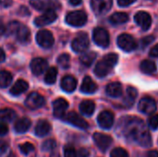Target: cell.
<instances>
[{
    "mask_svg": "<svg viewBox=\"0 0 158 157\" xmlns=\"http://www.w3.org/2000/svg\"><path fill=\"white\" fill-rule=\"evenodd\" d=\"M117 130L118 135L123 136L129 142L137 143L141 146L149 147L153 143L147 127L139 118L131 116L121 118L118 121Z\"/></svg>",
    "mask_w": 158,
    "mask_h": 157,
    "instance_id": "cell-1",
    "label": "cell"
},
{
    "mask_svg": "<svg viewBox=\"0 0 158 157\" xmlns=\"http://www.w3.org/2000/svg\"><path fill=\"white\" fill-rule=\"evenodd\" d=\"M118 55L114 53L105 56L103 59L100 60L94 68L95 75L99 78L106 77L112 70V68L116 66V64L118 63Z\"/></svg>",
    "mask_w": 158,
    "mask_h": 157,
    "instance_id": "cell-2",
    "label": "cell"
},
{
    "mask_svg": "<svg viewBox=\"0 0 158 157\" xmlns=\"http://www.w3.org/2000/svg\"><path fill=\"white\" fill-rule=\"evenodd\" d=\"M7 32L9 35L14 36L20 43H28L31 39V32L27 26L19 21H11L7 26Z\"/></svg>",
    "mask_w": 158,
    "mask_h": 157,
    "instance_id": "cell-3",
    "label": "cell"
},
{
    "mask_svg": "<svg viewBox=\"0 0 158 157\" xmlns=\"http://www.w3.org/2000/svg\"><path fill=\"white\" fill-rule=\"evenodd\" d=\"M87 21V15L81 10L70 12L66 17V22L73 27H81Z\"/></svg>",
    "mask_w": 158,
    "mask_h": 157,
    "instance_id": "cell-4",
    "label": "cell"
},
{
    "mask_svg": "<svg viewBox=\"0 0 158 157\" xmlns=\"http://www.w3.org/2000/svg\"><path fill=\"white\" fill-rule=\"evenodd\" d=\"M93 38L94 43L101 46V47H107L110 43V38H109V33L108 31L101 27H97L94 30L93 32Z\"/></svg>",
    "mask_w": 158,
    "mask_h": 157,
    "instance_id": "cell-5",
    "label": "cell"
},
{
    "mask_svg": "<svg viewBox=\"0 0 158 157\" xmlns=\"http://www.w3.org/2000/svg\"><path fill=\"white\" fill-rule=\"evenodd\" d=\"M118 46L125 52H131L137 48V43L134 38L128 34L124 33L118 36Z\"/></svg>",
    "mask_w": 158,
    "mask_h": 157,
    "instance_id": "cell-6",
    "label": "cell"
},
{
    "mask_svg": "<svg viewBox=\"0 0 158 157\" xmlns=\"http://www.w3.org/2000/svg\"><path fill=\"white\" fill-rule=\"evenodd\" d=\"M36 42L43 48H50L54 44L53 34L48 30H41L36 34Z\"/></svg>",
    "mask_w": 158,
    "mask_h": 157,
    "instance_id": "cell-7",
    "label": "cell"
},
{
    "mask_svg": "<svg viewBox=\"0 0 158 157\" xmlns=\"http://www.w3.org/2000/svg\"><path fill=\"white\" fill-rule=\"evenodd\" d=\"M112 0H92L91 6L96 15H104L108 12L112 6Z\"/></svg>",
    "mask_w": 158,
    "mask_h": 157,
    "instance_id": "cell-8",
    "label": "cell"
},
{
    "mask_svg": "<svg viewBox=\"0 0 158 157\" xmlns=\"http://www.w3.org/2000/svg\"><path fill=\"white\" fill-rule=\"evenodd\" d=\"M44 98L38 93H30L26 100H25V105L30 109H38L42 107L44 105Z\"/></svg>",
    "mask_w": 158,
    "mask_h": 157,
    "instance_id": "cell-9",
    "label": "cell"
},
{
    "mask_svg": "<svg viewBox=\"0 0 158 157\" xmlns=\"http://www.w3.org/2000/svg\"><path fill=\"white\" fill-rule=\"evenodd\" d=\"M94 141L96 146L104 153L110 147L113 143V140L110 136L100 132H95L94 134Z\"/></svg>",
    "mask_w": 158,
    "mask_h": 157,
    "instance_id": "cell-10",
    "label": "cell"
},
{
    "mask_svg": "<svg viewBox=\"0 0 158 157\" xmlns=\"http://www.w3.org/2000/svg\"><path fill=\"white\" fill-rule=\"evenodd\" d=\"M90 42L89 38L86 33H81L79 34L72 42V49L77 53L84 52L89 47Z\"/></svg>",
    "mask_w": 158,
    "mask_h": 157,
    "instance_id": "cell-11",
    "label": "cell"
},
{
    "mask_svg": "<svg viewBox=\"0 0 158 157\" xmlns=\"http://www.w3.org/2000/svg\"><path fill=\"white\" fill-rule=\"evenodd\" d=\"M56 18H57L56 13L53 9H49V10H46L43 15L36 18L34 19V23L38 27H43V26H45L54 22L56 19Z\"/></svg>",
    "mask_w": 158,
    "mask_h": 157,
    "instance_id": "cell-12",
    "label": "cell"
},
{
    "mask_svg": "<svg viewBox=\"0 0 158 157\" xmlns=\"http://www.w3.org/2000/svg\"><path fill=\"white\" fill-rule=\"evenodd\" d=\"M64 119L67 122H69V124H71L79 129H81V130H86L89 127L88 123L75 112H69V114H67V116L65 117Z\"/></svg>",
    "mask_w": 158,
    "mask_h": 157,
    "instance_id": "cell-13",
    "label": "cell"
},
{
    "mask_svg": "<svg viewBox=\"0 0 158 157\" xmlns=\"http://www.w3.org/2000/svg\"><path fill=\"white\" fill-rule=\"evenodd\" d=\"M134 19H135V22L143 31L149 30V28L152 25V18L150 14L145 11H139L138 13H136V15L134 16Z\"/></svg>",
    "mask_w": 158,
    "mask_h": 157,
    "instance_id": "cell-14",
    "label": "cell"
},
{
    "mask_svg": "<svg viewBox=\"0 0 158 157\" xmlns=\"http://www.w3.org/2000/svg\"><path fill=\"white\" fill-rule=\"evenodd\" d=\"M139 110L143 114L151 115L156 110V103L151 97H144L139 103Z\"/></svg>",
    "mask_w": 158,
    "mask_h": 157,
    "instance_id": "cell-15",
    "label": "cell"
},
{
    "mask_svg": "<svg viewBox=\"0 0 158 157\" xmlns=\"http://www.w3.org/2000/svg\"><path fill=\"white\" fill-rule=\"evenodd\" d=\"M97 121L102 129L108 130L114 124V115L110 111H103L99 114Z\"/></svg>",
    "mask_w": 158,
    "mask_h": 157,
    "instance_id": "cell-16",
    "label": "cell"
},
{
    "mask_svg": "<svg viewBox=\"0 0 158 157\" xmlns=\"http://www.w3.org/2000/svg\"><path fill=\"white\" fill-rule=\"evenodd\" d=\"M31 72L35 75V76H39L41 74H43L46 68H47V61L44 58L38 57V58H34L31 62Z\"/></svg>",
    "mask_w": 158,
    "mask_h": 157,
    "instance_id": "cell-17",
    "label": "cell"
},
{
    "mask_svg": "<svg viewBox=\"0 0 158 157\" xmlns=\"http://www.w3.org/2000/svg\"><path fill=\"white\" fill-rule=\"evenodd\" d=\"M30 4L32 7H34L37 10L45 11L58 6V4H56L53 0H30Z\"/></svg>",
    "mask_w": 158,
    "mask_h": 157,
    "instance_id": "cell-18",
    "label": "cell"
},
{
    "mask_svg": "<svg viewBox=\"0 0 158 157\" xmlns=\"http://www.w3.org/2000/svg\"><path fill=\"white\" fill-rule=\"evenodd\" d=\"M69 107V103L63 99V98H58L54 101L53 103V112L54 116L56 118H62L65 115L66 110Z\"/></svg>",
    "mask_w": 158,
    "mask_h": 157,
    "instance_id": "cell-19",
    "label": "cell"
},
{
    "mask_svg": "<svg viewBox=\"0 0 158 157\" xmlns=\"http://www.w3.org/2000/svg\"><path fill=\"white\" fill-rule=\"evenodd\" d=\"M77 87V80L72 76H66L61 81V88L67 93H72Z\"/></svg>",
    "mask_w": 158,
    "mask_h": 157,
    "instance_id": "cell-20",
    "label": "cell"
},
{
    "mask_svg": "<svg viewBox=\"0 0 158 157\" xmlns=\"http://www.w3.org/2000/svg\"><path fill=\"white\" fill-rule=\"evenodd\" d=\"M97 90V85L95 84V82L90 78V77H85L83 79V81L81 83V91L83 93H87V94H91L95 93Z\"/></svg>",
    "mask_w": 158,
    "mask_h": 157,
    "instance_id": "cell-21",
    "label": "cell"
},
{
    "mask_svg": "<svg viewBox=\"0 0 158 157\" xmlns=\"http://www.w3.org/2000/svg\"><path fill=\"white\" fill-rule=\"evenodd\" d=\"M51 130V125L47 120H39L35 127V134L38 137H44L47 135Z\"/></svg>",
    "mask_w": 158,
    "mask_h": 157,
    "instance_id": "cell-22",
    "label": "cell"
},
{
    "mask_svg": "<svg viewBox=\"0 0 158 157\" xmlns=\"http://www.w3.org/2000/svg\"><path fill=\"white\" fill-rule=\"evenodd\" d=\"M122 85L119 82H111L106 86V93L110 97H119L122 95Z\"/></svg>",
    "mask_w": 158,
    "mask_h": 157,
    "instance_id": "cell-23",
    "label": "cell"
},
{
    "mask_svg": "<svg viewBox=\"0 0 158 157\" xmlns=\"http://www.w3.org/2000/svg\"><path fill=\"white\" fill-rule=\"evenodd\" d=\"M31 124V122L29 118H22L16 121V123L14 125V130L17 133H24L30 129Z\"/></svg>",
    "mask_w": 158,
    "mask_h": 157,
    "instance_id": "cell-24",
    "label": "cell"
},
{
    "mask_svg": "<svg viewBox=\"0 0 158 157\" xmlns=\"http://www.w3.org/2000/svg\"><path fill=\"white\" fill-rule=\"evenodd\" d=\"M28 83L23 81V80H19L15 82V84L12 86V88L10 89V93L12 95H19L21 93H23L24 92H26L28 90Z\"/></svg>",
    "mask_w": 158,
    "mask_h": 157,
    "instance_id": "cell-25",
    "label": "cell"
},
{
    "mask_svg": "<svg viewBox=\"0 0 158 157\" xmlns=\"http://www.w3.org/2000/svg\"><path fill=\"white\" fill-rule=\"evenodd\" d=\"M95 109V105L93 101L91 100H84L81 103L80 105V110L81 112L85 115V116H92L94 112Z\"/></svg>",
    "mask_w": 158,
    "mask_h": 157,
    "instance_id": "cell-26",
    "label": "cell"
},
{
    "mask_svg": "<svg viewBox=\"0 0 158 157\" xmlns=\"http://www.w3.org/2000/svg\"><path fill=\"white\" fill-rule=\"evenodd\" d=\"M128 20H129V16H128L127 13H124V12H117V13H114L109 18L110 23H112L114 25L123 24V23L127 22Z\"/></svg>",
    "mask_w": 158,
    "mask_h": 157,
    "instance_id": "cell-27",
    "label": "cell"
},
{
    "mask_svg": "<svg viewBox=\"0 0 158 157\" xmlns=\"http://www.w3.org/2000/svg\"><path fill=\"white\" fill-rule=\"evenodd\" d=\"M16 118V113L10 108L0 109V121L2 122H11Z\"/></svg>",
    "mask_w": 158,
    "mask_h": 157,
    "instance_id": "cell-28",
    "label": "cell"
},
{
    "mask_svg": "<svg viewBox=\"0 0 158 157\" xmlns=\"http://www.w3.org/2000/svg\"><path fill=\"white\" fill-rule=\"evenodd\" d=\"M97 55L95 52H87V53H83L81 57H80V61L82 65L86 66V67H90L94 61L95 60Z\"/></svg>",
    "mask_w": 158,
    "mask_h": 157,
    "instance_id": "cell-29",
    "label": "cell"
},
{
    "mask_svg": "<svg viewBox=\"0 0 158 157\" xmlns=\"http://www.w3.org/2000/svg\"><path fill=\"white\" fill-rule=\"evenodd\" d=\"M140 68H141V70L145 74H152V73H155L156 70V66L155 62H153L152 60H143L141 63Z\"/></svg>",
    "mask_w": 158,
    "mask_h": 157,
    "instance_id": "cell-30",
    "label": "cell"
},
{
    "mask_svg": "<svg viewBox=\"0 0 158 157\" xmlns=\"http://www.w3.org/2000/svg\"><path fill=\"white\" fill-rule=\"evenodd\" d=\"M12 81V75L10 72L6 70L0 71V87L6 88L7 87Z\"/></svg>",
    "mask_w": 158,
    "mask_h": 157,
    "instance_id": "cell-31",
    "label": "cell"
},
{
    "mask_svg": "<svg viewBox=\"0 0 158 157\" xmlns=\"http://www.w3.org/2000/svg\"><path fill=\"white\" fill-rule=\"evenodd\" d=\"M138 95V92L134 87H128L127 89V95L125 98V103L127 104L128 106H131L134 100L136 99Z\"/></svg>",
    "mask_w": 158,
    "mask_h": 157,
    "instance_id": "cell-32",
    "label": "cell"
},
{
    "mask_svg": "<svg viewBox=\"0 0 158 157\" xmlns=\"http://www.w3.org/2000/svg\"><path fill=\"white\" fill-rule=\"evenodd\" d=\"M56 76H57V69L54 67L49 68L45 73V77H44V81L47 84H54L56 82Z\"/></svg>",
    "mask_w": 158,
    "mask_h": 157,
    "instance_id": "cell-33",
    "label": "cell"
},
{
    "mask_svg": "<svg viewBox=\"0 0 158 157\" xmlns=\"http://www.w3.org/2000/svg\"><path fill=\"white\" fill-rule=\"evenodd\" d=\"M57 63L60 66V68L66 69L69 68L70 66V57L68 54H62L57 58Z\"/></svg>",
    "mask_w": 158,
    "mask_h": 157,
    "instance_id": "cell-34",
    "label": "cell"
},
{
    "mask_svg": "<svg viewBox=\"0 0 158 157\" xmlns=\"http://www.w3.org/2000/svg\"><path fill=\"white\" fill-rule=\"evenodd\" d=\"M56 147V143L55 140H46L43 145H42V150L43 151H45V152H48V151H53L55 148Z\"/></svg>",
    "mask_w": 158,
    "mask_h": 157,
    "instance_id": "cell-35",
    "label": "cell"
},
{
    "mask_svg": "<svg viewBox=\"0 0 158 157\" xmlns=\"http://www.w3.org/2000/svg\"><path fill=\"white\" fill-rule=\"evenodd\" d=\"M19 150L23 155H28L34 151V146L30 143H25L19 145Z\"/></svg>",
    "mask_w": 158,
    "mask_h": 157,
    "instance_id": "cell-36",
    "label": "cell"
},
{
    "mask_svg": "<svg viewBox=\"0 0 158 157\" xmlns=\"http://www.w3.org/2000/svg\"><path fill=\"white\" fill-rule=\"evenodd\" d=\"M110 157H130L129 154L127 153V151L123 148H115L114 150H112Z\"/></svg>",
    "mask_w": 158,
    "mask_h": 157,
    "instance_id": "cell-37",
    "label": "cell"
},
{
    "mask_svg": "<svg viewBox=\"0 0 158 157\" xmlns=\"http://www.w3.org/2000/svg\"><path fill=\"white\" fill-rule=\"evenodd\" d=\"M64 156L65 157H78V155L75 149L72 146H67L64 149Z\"/></svg>",
    "mask_w": 158,
    "mask_h": 157,
    "instance_id": "cell-38",
    "label": "cell"
},
{
    "mask_svg": "<svg viewBox=\"0 0 158 157\" xmlns=\"http://www.w3.org/2000/svg\"><path fill=\"white\" fill-rule=\"evenodd\" d=\"M149 127L152 129V130H156L158 129V114L157 115H155L153 117H151L149 118Z\"/></svg>",
    "mask_w": 158,
    "mask_h": 157,
    "instance_id": "cell-39",
    "label": "cell"
},
{
    "mask_svg": "<svg viewBox=\"0 0 158 157\" xmlns=\"http://www.w3.org/2000/svg\"><path fill=\"white\" fill-rule=\"evenodd\" d=\"M155 40V37L154 36H146L144 38L142 39L141 41V45H142V48H145L147 47L150 43H152Z\"/></svg>",
    "mask_w": 158,
    "mask_h": 157,
    "instance_id": "cell-40",
    "label": "cell"
},
{
    "mask_svg": "<svg viewBox=\"0 0 158 157\" xmlns=\"http://www.w3.org/2000/svg\"><path fill=\"white\" fill-rule=\"evenodd\" d=\"M77 155L79 157H89L90 156V152L86 148H81Z\"/></svg>",
    "mask_w": 158,
    "mask_h": 157,
    "instance_id": "cell-41",
    "label": "cell"
},
{
    "mask_svg": "<svg viewBox=\"0 0 158 157\" xmlns=\"http://www.w3.org/2000/svg\"><path fill=\"white\" fill-rule=\"evenodd\" d=\"M7 143L4 141H0V156H2L7 150Z\"/></svg>",
    "mask_w": 158,
    "mask_h": 157,
    "instance_id": "cell-42",
    "label": "cell"
},
{
    "mask_svg": "<svg viewBox=\"0 0 158 157\" xmlns=\"http://www.w3.org/2000/svg\"><path fill=\"white\" fill-rule=\"evenodd\" d=\"M136 0H118V4L120 6H128L130 5H131L132 3H134Z\"/></svg>",
    "mask_w": 158,
    "mask_h": 157,
    "instance_id": "cell-43",
    "label": "cell"
},
{
    "mask_svg": "<svg viewBox=\"0 0 158 157\" xmlns=\"http://www.w3.org/2000/svg\"><path fill=\"white\" fill-rule=\"evenodd\" d=\"M8 131V128L7 126L5 124V123H2L0 122V136H3V135H6Z\"/></svg>",
    "mask_w": 158,
    "mask_h": 157,
    "instance_id": "cell-44",
    "label": "cell"
},
{
    "mask_svg": "<svg viewBox=\"0 0 158 157\" xmlns=\"http://www.w3.org/2000/svg\"><path fill=\"white\" fill-rule=\"evenodd\" d=\"M150 56L153 57H158V44H156L150 51Z\"/></svg>",
    "mask_w": 158,
    "mask_h": 157,
    "instance_id": "cell-45",
    "label": "cell"
},
{
    "mask_svg": "<svg viewBox=\"0 0 158 157\" xmlns=\"http://www.w3.org/2000/svg\"><path fill=\"white\" fill-rule=\"evenodd\" d=\"M12 5V0H0V6L3 7H7Z\"/></svg>",
    "mask_w": 158,
    "mask_h": 157,
    "instance_id": "cell-46",
    "label": "cell"
},
{
    "mask_svg": "<svg viewBox=\"0 0 158 157\" xmlns=\"http://www.w3.org/2000/svg\"><path fill=\"white\" fill-rule=\"evenodd\" d=\"M147 157H158V152L156 150H153L148 152L147 154Z\"/></svg>",
    "mask_w": 158,
    "mask_h": 157,
    "instance_id": "cell-47",
    "label": "cell"
},
{
    "mask_svg": "<svg viewBox=\"0 0 158 157\" xmlns=\"http://www.w3.org/2000/svg\"><path fill=\"white\" fill-rule=\"evenodd\" d=\"M6 31V28H5V25L3 24V22L0 20V36L3 35Z\"/></svg>",
    "mask_w": 158,
    "mask_h": 157,
    "instance_id": "cell-48",
    "label": "cell"
},
{
    "mask_svg": "<svg viewBox=\"0 0 158 157\" xmlns=\"http://www.w3.org/2000/svg\"><path fill=\"white\" fill-rule=\"evenodd\" d=\"M6 58V55H5V52L3 51L2 48H0V63H2Z\"/></svg>",
    "mask_w": 158,
    "mask_h": 157,
    "instance_id": "cell-49",
    "label": "cell"
},
{
    "mask_svg": "<svg viewBox=\"0 0 158 157\" xmlns=\"http://www.w3.org/2000/svg\"><path fill=\"white\" fill-rule=\"evenodd\" d=\"M81 1L82 0H69V3L72 6H79V5L81 4Z\"/></svg>",
    "mask_w": 158,
    "mask_h": 157,
    "instance_id": "cell-50",
    "label": "cell"
},
{
    "mask_svg": "<svg viewBox=\"0 0 158 157\" xmlns=\"http://www.w3.org/2000/svg\"><path fill=\"white\" fill-rule=\"evenodd\" d=\"M50 157H60V155H59V154H58V153H56V152H53V153L51 154Z\"/></svg>",
    "mask_w": 158,
    "mask_h": 157,
    "instance_id": "cell-51",
    "label": "cell"
},
{
    "mask_svg": "<svg viewBox=\"0 0 158 157\" xmlns=\"http://www.w3.org/2000/svg\"><path fill=\"white\" fill-rule=\"evenodd\" d=\"M148 1H155V0H148Z\"/></svg>",
    "mask_w": 158,
    "mask_h": 157,
    "instance_id": "cell-52",
    "label": "cell"
}]
</instances>
